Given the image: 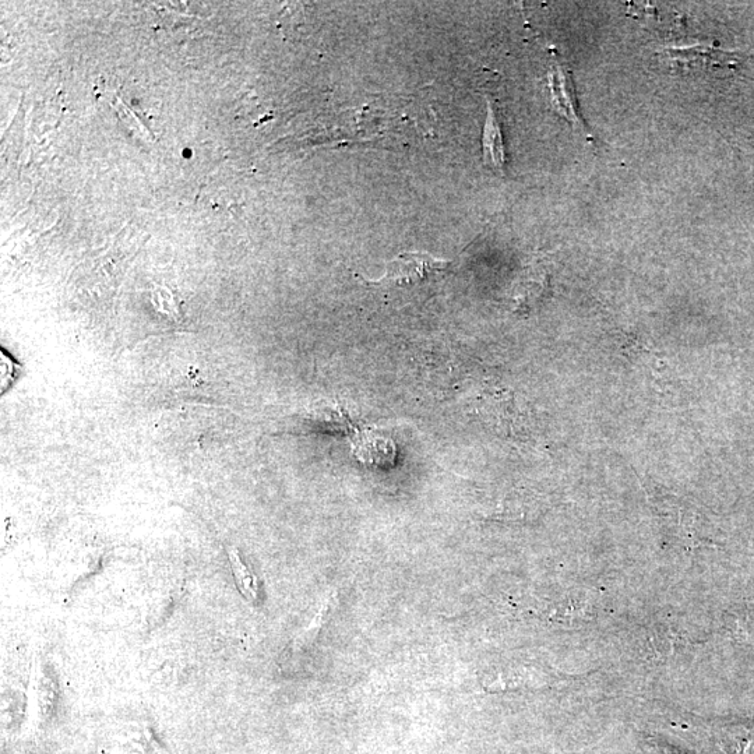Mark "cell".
<instances>
[{
    "instance_id": "5b68a950",
    "label": "cell",
    "mask_w": 754,
    "mask_h": 754,
    "mask_svg": "<svg viewBox=\"0 0 754 754\" xmlns=\"http://www.w3.org/2000/svg\"><path fill=\"white\" fill-rule=\"evenodd\" d=\"M484 155L485 162L489 167L498 172H505L506 153L503 144L502 130L493 107L489 104L488 118H486L484 130Z\"/></svg>"
},
{
    "instance_id": "6da1fadb",
    "label": "cell",
    "mask_w": 754,
    "mask_h": 754,
    "mask_svg": "<svg viewBox=\"0 0 754 754\" xmlns=\"http://www.w3.org/2000/svg\"><path fill=\"white\" fill-rule=\"evenodd\" d=\"M449 262L426 252H407L387 263L386 271L379 280L368 284L389 291H418L435 283L445 273Z\"/></svg>"
},
{
    "instance_id": "7a4b0ae2",
    "label": "cell",
    "mask_w": 754,
    "mask_h": 754,
    "mask_svg": "<svg viewBox=\"0 0 754 754\" xmlns=\"http://www.w3.org/2000/svg\"><path fill=\"white\" fill-rule=\"evenodd\" d=\"M664 55L675 68L683 70V72H734L743 61L739 52L727 51V49L715 47L714 44L668 48L665 49Z\"/></svg>"
},
{
    "instance_id": "277c9868",
    "label": "cell",
    "mask_w": 754,
    "mask_h": 754,
    "mask_svg": "<svg viewBox=\"0 0 754 754\" xmlns=\"http://www.w3.org/2000/svg\"><path fill=\"white\" fill-rule=\"evenodd\" d=\"M549 675L542 669L526 665H510L485 676L482 685L488 692H516L524 689H541L548 686Z\"/></svg>"
},
{
    "instance_id": "3957f363",
    "label": "cell",
    "mask_w": 754,
    "mask_h": 754,
    "mask_svg": "<svg viewBox=\"0 0 754 754\" xmlns=\"http://www.w3.org/2000/svg\"><path fill=\"white\" fill-rule=\"evenodd\" d=\"M549 88H551L553 105H555L559 115L566 118L573 129L580 136H583L587 142H593V136H591L590 130L581 118L572 75L563 63H553V68L549 73Z\"/></svg>"
},
{
    "instance_id": "52a82bcc",
    "label": "cell",
    "mask_w": 754,
    "mask_h": 754,
    "mask_svg": "<svg viewBox=\"0 0 754 754\" xmlns=\"http://www.w3.org/2000/svg\"><path fill=\"white\" fill-rule=\"evenodd\" d=\"M650 643L657 655H668L680 644V636L672 627H655L650 636Z\"/></svg>"
},
{
    "instance_id": "8992f818",
    "label": "cell",
    "mask_w": 754,
    "mask_h": 754,
    "mask_svg": "<svg viewBox=\"0 0 754 754\" xmlns=\"http://www.w3.org/2000/svg\"><path fill=\"white\" fill-rule=\"evenodd\" d=\"M231 563L232 567H234L235 579L236 583H238L239 590H241V593L245 595V598H248L249 601H256L257 593H259V584H257L255 574L250 572L235 551L231 552Z\"/></svg>"
}]
</instances>
